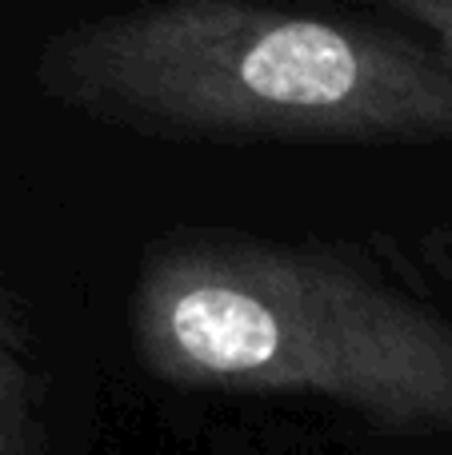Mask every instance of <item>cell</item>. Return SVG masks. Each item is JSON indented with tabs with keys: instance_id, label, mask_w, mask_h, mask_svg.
I'll use <instances>...</instances> for the list:
<instances>
[{
	"instance_id": "6da1fadb",
	"label": "cell",
	"mask_w": 452,
	"mask_h": 455,
	"mask_svg": "<svg viewBox=\"0 0 452 455\" xmlns=\"http://www.w3.org/2000/svg\"><path fill=\"white\" fill-rule=\"evenodd\" d=\"M36 84L152 140L452 144V60L397 20L176 0L64 24Z\"/></svg>"
},
{
	"instance_id": "7a4b0ae2",
	"label": "cell",
	"mask_w": 452,
	"mask_h": 455,
	"mask_svg": "<svg viewBox=\"0 0 452 455\" xmlns=\"http://www.w3.org/2000/svg\"><path fill=\"white\" fill-rule=\"evenodd\" d=\"M128 344L181 392L312 395L392 435H452V315L365 251L173 232L144 251Z\"/></svg>"
},
{
	"instance_id": "3957f363",
	"label": "cell",
	"mask_w": 452,
	"mask_h": 455,
	"mask_svg": "<svg viewBox=\"0 0 452 455\" xmlns=\"http://www.w3.org/2000/svg\"><path fill=\"white\" fill-rule=\"evenodd\" d=\"M0 455H44L40 387L24 347V331L0 296Z\"/></svg>"
},
{
	"instance_id": "277c9868",
	"label": "cell",
	"mask_w": 452,
	"mask_h": 455,
	"mask_svg": "<svg viewBox=\"0 0 452 455\" xmlns=\"http://www.w3.org/2000/svg\"><path fill=\"white\" fill-rule=\"evenodd\" d=\"M384 12L397 24L421 32L452 60V0H389Z\"/></svg>"
},
{
	"instance_id": "5b68a950",
	"label": "cell",
	"mask_w": 452,
	"mask_h": 455,
	"mask_svg": "<svg viewBox=\"0 0 452 455\" xmlns=\"http://www.w3.org/2000/svg\"><path fill=\"white\" fill-rule=\"evenodd\" d=\"M424 251H429V264L452 280V228H437V232L424 240Z\"/></svg>"
}]
</instances>
